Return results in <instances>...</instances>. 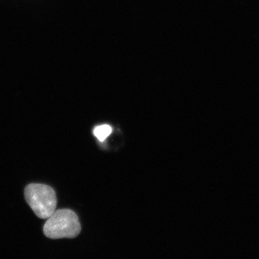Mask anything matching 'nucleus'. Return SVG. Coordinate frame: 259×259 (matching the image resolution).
Returning <instances> with one entry per match:
<instances>
[{
  "label": "nucleus",
  "instance_id": "7ed1b4c3",
  "mask_svg": "<svg viewBox=\"0 0 259 259\" xmlns=\"http://www.w3.org/2000/svg\"><path fill=\"white\" fill-rule=\"evenodd\" d=\"M112 127L108 125L97 126L94 129L93 134L99 141L103 142L111 134Z\"/></svg>",
  "mask_w": 259,
  "mask_h": 259
},
{
  "label": "nucleus",
  "instance_id": "f257e3e1",
  "mask_svg": "<svg viewBox=\"0 0 259 259\" xmlns=\"http://www.w3.org/2000/svg\"><path fill=\"white\" fill-rule=\"evenodd\" d=\"M81 229L79 218L74 211L56 209L44 225V233L51 239L74 238L79 236Z\"/></svg>",
  "mask_w": 259,
  "mask_h": 259
},
{
  "label": "nucleus",
  "instance_id": "f03ea898",
  "mask_svg": "<svg viewBox=\"0 0 259 259\" xmlns=\"http://www.w3.org/2000/svg\"><path fill=\"white\" fill-rule=\"evenodd\" d=\"M25 197L30 208L40 219H48L56 211L57 198L50 186L30 184L25 187Z\"/></svg>",
  "mask_w": 259,
  "mask_h": 259
}]
</instances>
